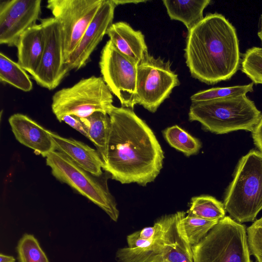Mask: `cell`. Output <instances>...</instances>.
<instances>
[{"instance_id":"13","label":"cell","mask_w":262,"mask_h":262,"mask_svg":"<svg viewBox=\"0 0 262 262\" xmlns=\"http://www.w3.org/2000/svg\"><path fill=\"white\" fill-rule=\"evenodd\" d=\"M40 0H7L0 4V43L16 46L20 36L37 24Z\"/></svg>"},{"instance_id":"30","label":"cell","mask_w":262,"mask_h":262,"mask_svg":"<svg viewBox=\"0 0 262 262\" xmlns=\"http://www.w3.org/2000/svg\"><path fill=\"white\" fill-rule=\"evenodd\" d=\"M62 122H65L88 138L87 132L80 118L73 115H66L63 118Z\"/></svg>"},{"instance_id":"7","label":"cell","mask_w":262,"mask_h":262,"mask_svg":"<svg viewBox=\"0 0 262 262\" xmlns=\"http://www.w3.org/2000/svg\"><path fill=\"white\" fill-rule=\"evenodd\" d=\"M193 262H252L245 226L225 216L192 247Z\"/></svg>"},{"instance_id":"28","label":"cell","mask_w":262,"mask_h":262,"mask_svg":"<svg viewBox=\"0 0 262 262\" xmlns=\"http://www.w3.org/2000/svg\"><path fill=\"white\" fill-rule=\"evenodd\" d=\"M247 235L250 254L257 262H262V217L247 228Z\"/></svg>"},{"instance_id":"2","label":"cell","mask_w":262,"mask_h":262,"mask_svg":"<svg viewBox=\"0 0 262 262\" xmlns=\"http://www.w3.org/2000/svg\"><path fill=\"white\" fill-rule=\"evenodd\" d=\"M188 32L185 57L193 78L214 84L236 73L241 62L238 39L224 15L209 13Z\"/></svg>"},{"instance_id":"23","label":"cell","mask_w":262,"mask_h":262,"mask_svg":"<svg viewBox=\"0 0 262 262\" xmlns=\"http://www.w3.org/2000/svg\"><path fill=\"white\" fill-rule=\"evenodd\" d=\"M219 221L187 215L181 219L179 226L185 239L192 247L204 238Z\"/></svg>"},{"instance_id":"4","label":"cell","mask_w":262,"mask_h":262,"mask_svg":"<svg viewBox=\"0 0 262 262\" xmlns=\"http://www.w3.org/2000/svg\"><path fill=\"white\" fill-rule=\"evenodd\" d=\"M186 212L165 215L155 222L158 228L154 238L141 248L119 249L118 262H193L192 246L181 232L179 223Z\"/></svg>"},{"instance_id":"3","label":"cell","mask_w":262,"mask_h":262,"mask_svg":"<svg viewBox=\"0 0 262 262\" xmlns=\"http://www.w3.org/2000/svg\"><path fill=\"white\" fill-rule=\"evenodd\" d=\"M189 120L217 134L237 130L253 132L262 114L246 95L191 102Z\"/></svg>"},{"instance_id":"10","label":"cell","mask_w":262,"mask_h":262,"mask_svg":"<svg viewBox=\"0 0 262 262\" xmlns=\"http://www.w3.org/2000/svg\"><path fill=\"white\" fill-rule=\"evenodd\" d=\"M179 84L170 61L148 54L137 67V104L155 113Z\"/></svg>"},{"instance_id":"9","label":"cell","mask_w":262,"mask_h":262,"mask_svg":"<svg viewBox=\"0 0 262 262\" xmlns=\"http://www.w3.org/2000/svg\"><path fill=\"white\" fill-rule=\"evenodd\" d=\"M103 0H49L47 8L57 20L64 63L74 51Z\"/></svg>"},{"instance_id":"29","label":"cell","mask_w":262,"mask_h":262,"mask_svg":"<svg viewBox=\"0 0 262 262\" xmlns=\"http://www.w3.org/2000/svg\"><path fill=\"white\" fill-rule=\"evenodd\" d=\"M157 228L158 226L155 222L152 227H145L129 234L127 237V247L137 248L145 246L154 238Z\"/></svg>"},{"instance_id":"17","label":"cell","mask_w":262,"mask_h":262,"mask_svg":"<svg viewBox=\"0 0 262 262\" xmlns=\"http://www.w3.org/2000/svg\"><path fill=\"white\" fill-rule=\"evenodd\" d=\"M106 34L118 50L137 66L148 54L144 35L127 23H113Z\"/></svg>"},{"instance_id":"5","label":"cell","mask_w":262,"mask_h":262,"mask_svg":"<svg viewBox=\"0 0 262 262\" xmlns=\"http://www.w3.org/2000/svg\"><path fill=\"white\" fill-rule=\"evenodd\" d=\"M225 210L239 223L253 222L262 210V153L251 150L237 165L224 199Z\"/></svg>"},{"instance_id":"33","label":"cell","mask_w":262,"mask_h":262,"mask_svg":"<svg viewBox=\"0 0 262 262\" xmlns=\"http://www.w3.org/2000/svg\"><path fill=\"white\" fill-rule=\"evenodd\" d=\"M0 262H15V259L11 256H7L3 254H0Z\"/></svg>"},{"instance_id":"15","label":"cell","mask_w":262,"mask_h":262,"mask_svg":"<svg viewBox=\"0 0 262 262\" xmlns=\"http://www.w3.org/2000/svg\"><path fill=\"white\" fill-rule=\"evenodd\" d=\"M8 121L16 139L23 145L33 149L37 155L46 157L55 150L49 130L26 115L16 113Z\"/></svg>"},{"instance_id":"20","label":"cell","mask_w":262,"mask_h":262,"mask_svg":"<svg viewBox=\"0 0 262 262\" xmlns=\"http://www.w3.org/2000/svg\"><path fill=\"white\" fill-rule=\"evenodd\" d=\"M80 119L87 132L88 139L94 144L103 160L110 130L108 115L98 112Z\"/></svg>"},{"instance_id":"16","label":"cell","mask_w":262,"mask_h":262,"mask_svg":"<svg viewBox=\"0 0 262 262\" xmlns=\"http://www.w3.org/2000/svg\"><path fill=\"white\" fill-rule=\"evenodd\" d=\"M55 150L62 153L77 165L96 177L102 176L104 163L97 150L73 138H67L49 131Z\"/></svg>"},{"instance_id":"25","label":"cell","mask_w":262,"mask_h":262,"mask_svg":"<svg viewBox=\"0 0 262 262\" xmlns=\"http://www.w3.org/2000/svg\"><path fill=\"white\" fill-rule=\"evenodd\" d=\"M253 83L246 85L224 88H213L199 91L190 97L191 102L209 101L214 99L246 95L253 91Z\"/></svg>"},{"instance_id":"26","label":"cell","mask_w":262,"mask_h":262,"mask_svg":"<svg viewBox=\"0 0 262 262\" xmlns=\"http://www.w3.org/2000/svg\"><path fill=\"white\" fill-rule=\"evenodd\" d=\"M241 70L253 83L262 84V48L253 47L243 55Z\"/></svg>"},{"instance_id":"31","label":"cell","mask_w":262,"mask_h":262,"mask_svg":"<svg viewBox=\"0 0 262 262\" xmlns=\"http://www.w3.org/2000/svg\"><path fill=\"white\" fill-rule=\"evenodd\" d=\"M254 144L262 153V119L252 132Z\"/></svg>"},{"instance_id":"34","label":"cell","mask_w":262,"mask_h":262,"mask_svg":"<svg viewBox=\"0 0 262 262\" xmlns=\"http://www.w3.org/2000/svg\"><path fill=\"white\" fill-rule=\"evenodd\" d=\"M257 35L262 42V15L260 19V28L259 31L258 32Z\"/></svg>"},{"instance_id":"8","label":"cell","mask_w":262,"mask_h":262,"mask_svg":"<svg viewBox=\"0 0 262 262\" xmlns=\"http://www.w3.org/2000/svg\"><path fill=\"white\" fill-rule=\"evenodd\" d=\"M46 164L53 176L66 183L104 210L116 222L119 212L114 198L110 193L106 180L83 169L66 155L57 150L46 157Z\"/></svg>"},{"instance_id":"24","label":"cell","mask_w":262,"mask_h":262,"mask_svg":"<svg viewBox=\"0 0 262 262\" xmlns=\"http://www.w3.org/2000/svg\"><path fill=\"white\" fill-rule=\"evenodd\" d=\"M163 135L169 144L187 156L198 153L201 147L200 141L178 125L167 128Z\"/></svg>"},{"instance_id":"22","label":"cell","mask_w":262,"mask_h":262,"mask_svg":"<svg viewBox=\"0 0 262 262\" xmlns=\"http://www.w3.org/2000/svg\"><path fill=\"white\" fill-rule=\"evenodd\" d=\"M187 215L208 220L220 221L225 216L224 204L214 198L208 195L191 199Z\"/></svg>"},{"instance_id":"6","label":"cell","mask_w":262,"mask_h":262,"mask_svg":"<svg viewBox=\"0 0 262 262\" xmlns=\"http://www.w3.org/2000/svg\"><path fill=\"white\" fill-rule=\"evenodd\" d=\"M52 100V112L59 122L66 115L84 118L98 112L108 115L115 107L112 93L102 77L95 76L57 91Z\"/></svg>"},{"instance_id":"1","label":"cell","mask_w":262,"mask_h":262,"mask_svg":"<svg viewBox=\"0 0 262 262\" xmlns=\"http://www.w3.org/2000/svg\"><path fill=\"white\" fill-rule=\"evenodd\" d=\"M108 116L110 130L103 170L122 184L145 186L154 181L164 158L154 133L132 108L115 106Z\"/></svg>"},{"instance_id":"32","label":"cell","mask_w":262,"mask_h":262,"mask_svg":"<svg viewBox=\"0 0 262 262\" xmlns=\"http://www.w3.org/2000/svg\"><path fill=\"white\" fill-rule=\"evenodd\" d=\"M114 3L116 4V6L119 5H124V4H130V3H133L135 4H137L140 3H145L146 2V1H127V0H113Z\"/></svg>"},{"instance_id":"27","label":"cell","mask_w":262,"mask_h":262,"mask_svg":"<svg viewBox=\"0 0 262 262\" xmlns=\"http://www.w3.org/2000/svg\"><path fill=\"white\" fill-rule=\"evenodd\" d=\"M20 262H49L37 240L31 234H25L17 247Z\"/></svg>"},{"instance_id":"14","label":"cell","mask_w":262,"mask_h":262,"mask_svg":"<svg viewBox=\"0 0 262 262\" xmlns=\"http://www.w3.org/2000/svg\"><path fill=\"white\" fill-rule=\"evenodd\" d=\"M116 6L113 0H103L77 47L64 63L69 72L82 68L89 61L92 53L113 24Z\"/></svg>"},{"instance_id":"11","label":"cell","mask_w":262,"mask_h":262,"mask_svg":"<svg viewBox=\"0 0 262 262\" xmlns=\"http://www.w3.org/2000/svg\"><path fill=\"white\" fill-rule=\"evenodd\" d=\"M99 64L103 80L122 106L133 109L137 104L138 66L110 39L102 49Z\"/></svg>"},{"instance_id":"21","label":"cell","mask_w":262,"mask_h":262,"mask_svg":"<svg viewBox=\"0 0 262 262\" xmlns=\"http://www.w3.org/2000/svg\"><path fill=\"white\" fill-rule=\"evenodd\" d=\"M0 80L24 92L33 88L32 82L26 71L18 63L0 53Z\"/></svg>"},{"instance_id":"18","label":"cell","mask_w":262,"mask_h":262,"mask_svg":"<svg viewBox=\"0 0 262 262\" xmlns=\"http://www.w3.org/2000/svg\"><path fill=\"white\" fill-rule=\"evenodd\" d=\"M15 47L18 63L33 76L39 67L45 47V35L41 24H37L26 30Z\"/></svg>"},{"instance_id":"19","label":"cell","mask_w":262,"mask_h":262,"mask_svg":"<svg viewBox=\"0 0 262 262\" xmlns=\"http://www.w3.org/2000/svg\"><path fill=\"white\" fill-rule=\"evenodd\" d=\"M162 2L170 18L183 23L188 31L204 18L203 11L211 3L210 0Z\"/></svg>"},{"instance_id":"12","label":"cell","mask_w":262,"mask_h":262,"mask_svg":"<svg viewBox=\"0 0 262 262\" xmlns=\"http://www.w3.org/2000/svg\"><path fill=\"white\" fill-rule=\"evenodd\" d=\"M45 47L39 67L33 79L40 86L55 89L69 73L64 64L62 42L57 20L53 17L41 19Z\"/></svg>"}]
</instances>
